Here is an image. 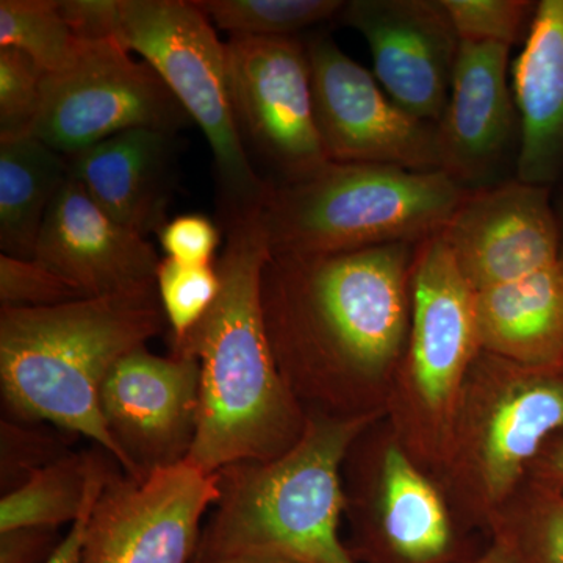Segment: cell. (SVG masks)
<instances>
[{
    "label": "cell",
    "mask_w": 563,
    "mask_h": 563,
    "mask_svg": "<svg viewBox=\"0 0 563 563\" xmlns=\"http://www.w3.org/2000/svg\"><path fill=\"white\" fill-rule=\"evenodd\" d=\"M418 243L342 254H276L262 274L274 358L306 415L351 418L398 372L412 318Z\"/></svg>",
    "instance_id": "obj_1"
},
{
    "label": "cell",
    "mask_w": 563,
    "mask_h": 563,
    "mask_svg": "<svg viewBox=\"0 0 563 563\" xmlns=\"http://www.w3.org/2000/svg\"><path fill=\"white\" fill-rule=\"evenodd\" d=\"M272 257L261 213L225 225L220 295L196 328L172 343V354L199 363L198 432L187 461L209 474L233 463L272 462L306 428L263 318L262 274Z\"/></svg>",
    "instance_id": "obj_2"
},
{
    "label": "cell",
    "mask_w": 563,
    "mask_h": 563,
    "mask_svg": "<svg viewBox=\"0 0 563 563\" xmlns=\"http://www.w3.org/2000/svg\"><path fill=\"white\" fill-rule=\"evenodd\" d=\"M168 329L157 290L0 309V393L11 420L90 439L122 466L101 390L113 366Z\"/></svg>",
    "instance_id": "obj_3"
},
{
    "label": "cell",
    "mask_w": 563,
    "mask_h": 563,
    "mask_svg": "<svg viewBox=\"0 0 563 563\" xmlns=\"http://www.w3.org/2000/svg\"><path fill=\"white\" fill-rule=\"evenodd\" d=\"M380 415H307L301 439L280 457L220 470L218 499L195 559L274 553L303 563H357L340 540L347 507L342 470Z\"/></svg>",
    "instance_id": "obj_4"
},
{
    "label": "cell",
    "mask_w": 563,
    "mask_h": 563,
    "mask_svg": "<svg viewBox=\"0 0 563 563\" xmlns=\"http://www.w3.org/2000/svg\"><path fill=\"white\" fill-rule=\"evenodd\" d=\"M80 38H110L143 57L201 129L222 222L261 213L274 184L255 169L233 110L225 44L195 0H60Z\"/></svg>",
    "instance_id": "obj_5"
},
{
    "label": "cell",
    "mask_w": 563,
    "mask_h": 563,
    "mask_svg": "<svg viewBox=\"0 0 563 563\" xmlns=\"http://www.w3.org/2000/svg\"><path fill=\"white\" fill-rule=\"evenodd\" d=\"M470 190L442 169L329 163L274 185L261 211L272 254H342L421 243L453 217Z\"/></svg>",
    "instance_id": "obj_6"
},
{
    "label": "cell",
    "mask_w": 563,
    "mask_h": 563,
    "mask_svg": "<svg viewBox=\"0 0 563 563\" xmlns=\"http://www.w3.org/2000/svg\"><path fill=\"white\" fill-rule=\"evenodd\" d=\"M563 431V376L481 351L466 377L443 462L454 487L495 521L529 468Z\"/></svg>",
    "instance_id": "obj_7"
},
{
    "label": "cell",
    "mask_w": 563,
    "mask_h": 563,
    "mask_svg": "<svg viewBox=\"0 0 563 563\" xmlns=\"http://www.w3.org/2000/svg\"><path fill=\"white\" fill-rule=\"evenodd\" d=\"M481 351L476 291L435 233L415 252L409 342L396 372V412L415 453L443 461L466 377Z\"/></svg>",
    "instance_id": "obj_8"
},
{
    "label": "cell",
    "mask_w": 563,
    "mask_h": 563,
    "mask_svg": "<svg viewBox=\"0 0 563 563\" xmlns=\"http://www.w3.org/2000/svg\"><path fill=\"white\" fill-rule=\"evenodd\" d=\"M191 118L146 62L110 38L81 40L57 73L44 76L31 135L65 157L135 131L177 133Z\"/></svg>",
    "instance_id": "obj_9"
},
{
    "label": "cell",
    "mask_w": 563,
    "mask_h": 563,
    "mask_svg": "<svg viewBox=\"0 0 563 563\" xmlns=\"http://www.w3.org/2000/svg\"><path fill=\"white\" fill-rule=\"evenodd\" d=\"M111 466L85 531L84 563H192L217 473L185 461L133 477Z\"/></svg>",
    "instance_id": "obj_10"
},
{
    "label": "cell",
    "mask_w": 563,
    "mask_h": 563,
    "mask_svg": "<svg viewBox=\"0 0 563 563\" xmlns=\"http://www.w3.org/2000/svg\"><path fill=\"white\" fill-rule=\"evenodd\" d=\"M233 110L244 144L279 174L280 184L331 163L314 121L306 41L231 36L225 43Z\"/></svg>",
    "instance_id": "obj_11"
},
{
    "label": "cell",
    "mask_w": 563,
    "mask_h": 563,
    "mask_svg": "<svg viewBox=\"0 0 563 563\" xmlns=\"http://www.w3.org/2000/svg\"><path fill=\"white\" fill-rule=\"evenodd\" d=\"M306 47L314 121L329 161L442 169L437 124L399 107L374 74L347 57L331 36L314 33Z\"/></svg>",
    "instance_id": "obj_12"
},
{
    "label": "cell",
    "mask_w": 563,
    "mask_h": 563,
    "mask_svg": "<svg viewBox=\"0 0 563 563\" xmlns=\"http://www.w3.org/2000/svg\"><path fill=\"white\" fill-rule=\"evenodd\" d=\"M199 363L188 355L129 352L101 390L103 420L133 477L187 461L198 432Z\"/></svg>",
    "instance_id": "obj_13"
},
{
    "label": "cell",
    "mask_w": 563,
    "mask_h": 563,
    "mask_svg": "<svg viewBox=\"0 0 563 563\" xmlns=\"http://www.w3.org/2000/svg\"><path fill=\"white\" fill-rule=\"evenodd\" d=\"M439 233L474 291L523 279L561 261L550 187L518 177L470 191Z\"/></svg>",
    "instance_id": "obj_14"
},
{
    "label": "cell",
    "mask_w": 563,
    "mask_h": 563,
    "mask_svg": "<svg viewBox=\"0 0 563 563\" xmlns=\"http://www.w3.org/2000/svg\"><path fill=\"white\" fill-rule=\"evenodd\" d=\"M339 20L365 38L374 77L393 101L439 124L462 44L442 0H351Z\"/></svg>",
    "instance_id": "obj_15"
},
{
    "label": "cell",
    "mask_w": 563,
    "mask_h": 563,
    "mask_svg": "<svg viewBox=\"0 0 563 563\" xmlns=\"http://www.w3.org/2000/svg\"><path fill=\"white\" fill-rule=\"evenodd\" d=\"M510 47L462 41L450 99L439 129L442 172L466 190L493 187L517 174L521 124L509 87ZM510 172V169H509Z\"/></svg>",
    "instance_id": "obj_16"
},
{
    "label": "cell",
    "mask_w": 563,
    "mask_h": 563,
    "mask_svg": "<svg viewBox=\"0 0 563 563\" xmlns=\"http://www.w3.org/2000/svg\"><path fill=\"white\" fill-rule=\"evenodd\" d=\"M33 258L87 298L157 290L162 263L144 236L110 218L70 174L44 218Z\"/></svg>",
    "instance_id": "obj_17"
},
{
    "label": "cell",
    "mask_w": 563,
    "mask_h": 563,
    "mask_svg": "<svg viewBox=\"0 0 563 563\" xmlns=\"http://www.w3.org/2000/svg\"><path fill=\"white\" fill-rule=\"evenodd\" d=\"M365 488H352L346 510H361L362 547L355 555L390 563H444L453 553L450 512L435 485L396 442L385 448Z\"/></svg>",
    "instance_id": "obj_18"
},
{
    "label": "cell",
    "mask_w": 563,
    "mask_h": 563,
    "mask_svg": "<svg viewBox=\"0 0 563 563\" xmlns=\"http://www.w3.org/2000/svg\"><path fill=\"white\" fill-rule=\"evenodd\" d=\"M69 174L114 221L144 236L168 222L176 133L135 129L68 157Z\"/></svg>",
    "instance_id": "obj_19"
},
{
    "label": "cell",
    "mask_w": 563,
    "mask_h": 563,
    "mask_svg": "<svg viewBox=\"0 0 563 563\" xmlns=\"http://www.w3.org/2000/svg\"><path fill=\"white\" fill-rule=\"evenodd\" d=\"M512 90L521 124L515 177L550 187L563 174V0L537 3Z\"/></svg>",
    "instance_id": "obj_20"
},
{
    "label": "cell",
    "mask_w": 563,
    "mask_h": 563,
    "mask_svg": "<svg viewBox=\"0 0 563 563\" xmlns=\"http://www.w3.org/2000/svg\"><path fill=\"white\" fill-rule=\"evenodd\" d=\"M483 351L517 365L563 372V262L476 291Z\"/></svg>",
    "instance_id": "obj_21"
},
{
    "label": "cell",
    "mask_w": 563,
    "mask_h": 563,
    "mask_svg": "<svg viewBox=\"0 0 563 563\" xmlns=\"http://www.w3.org/2000/svg\"><path fill=\"white\" fill-rule=\"evenodd\" d=\"M68 177V157L35 136L0 140L2 254L33 258L44 218Z\"/></svg>",
    "instance_id": "obj_22"
},
{
    "label": "cell",
    "mask_w": 563,
    "mask_h": 563,
    "mask_svg": "<svg viewBox=\"0 0 563 563\" xmlns=\"http://www.w3.org/2000/svg\"><path fill=\"white\" fill-rule=\"evenodd\" d=\"M99 446L70 453L33 473L0 501V532L21 528L58 529L84 512Z\"/></svg>",
    "instance_id": "obj_23"
},
{
    "label": "cell",
    "mask_w": 563,
    "mask_h": 563,
    "mask_svg": "<svg viewBox=\"0 0 563 563\" xmlns=\"http://www.w3.org/2000/svg\"><path fill=\"white\" fill-rule=\"evenodd\" d=\"M214 27L231 36L292 38L321 22L339 20L343 0H195Z\"/></svg>",
    "instance_id": "obj_24"
},
{
    "label": "cell",
    "mask_w": 563,
    "mask_h": 563,
    "mask_svg": "<svg viewBox=\"0 0 563 563\" xmlns=\"http://www.w3.org/2000/svg\"><path fill=\"white\" fill-rule=\"evenodd\" d=\"M81 40L63 14L60 0L0 2V49L22 52L44 76L65 68L76 57Z\"/></svg>",
    "instance_id": "obj_25"
},
{
    "label": "cell",
    "mask_w": 563,
    "mask_h": 563,
    "mask_svg": "<svg viewBox=\"0 0 563 563\" xmlns=\"http://www.w3.org/2000/svg\"><path fill=\"white\" fill-rule=\"evenodd\" d=\"M521 512H503L495 536L512 547L518 563H563V493L539 487Z\"/></svg>",
    "instance_id": "obj_26"
},
{
    "label": "cell",
    "mask_w": 563,
    "mask_h": 563,
    "mask_svg": "<svg viewBox=\"0 0 563 563\" xmlns=\"http://www.w3.org/2000/svg\"><path fill=\"white\" fill-rule=\"evenodd\" d=\"M221 290L217 265H184L163 258L157 291L168 321L169 343L181 342L211 309Z\"/></svg>",
    "instance_id": "obj_27"
},
{
    "label": "cell",
    "mask_w": 563,
    "mask_h": 563,
    "mask_svg": "<svg viewBox=\"0 0 563 563\" xmlns=\"http://www.w3.org/2000/svg\"><path fill=\"white\" fill-rule=\"evenodd\" d=\"M461 41L512 47L531 29V0H442Z\"/></svg>",
    "instance_id": "obj_28"
},
{
    "label": "cell",
    "mask_w": 563,
    "mask_h": 563,
    "mask_svg": "<svg viewBox=\"0 0 563 563\" xmlns=\"http://www.w3.org/2000/svg\"><path fill=\"white\" fill-rule=\"evenodd\" d=\"M0 484L2 495L20 488L33 473L73 453L62 435L44 422H0Z\"/></svg>",
    "instance_id": "obj_29"
},
{
    "label": "cell",
    "mask_w": 563,
    "mask_h": 563,
    "mask_svg": "<svg viewBox=\"0 0 563 563\" xmlns=\"http://www.w3.org/2000/svg\"><path fill=\"white\" fill-rule=\"evenodd\" d=\"M44 73L27 55L0 49V140L31 135L38 114Z\"/></svg>",
    "instance_id": "obj_30"
},
{
    "label": "cell",
    "mask_w": 563,
    "mask_h": 563,
    "mask_svg": "<svg viewBox=\"0 0 563 563\" xmlns=\"http://www.w3.org/2000/svg\"><path fill=\"white\" fill-rule=\"evenodd\" d=\"M87 296L63 279L60 274L52 272L35 258H18L0 255V302L2 307L60 306Z\"/></svg>",
    "instance_id": "obj_31"
},
{
    "label": "cell",
    "mask_w": 563,
    "mask_h": 563,
    "mask_svg": "<svg viewBox=\"0 0 563 563\" xmlns=\"http://www.w3.org/2000/svg\"><path fill=\"white\" fill-rule=\"evenodd\" d=\"M166 258L184 265H213L221 246V231L210 218L202 214H180L163 225L157 233Z\"/></svg>",
    "instance_id": "obj_32"
},
{
    "label": "cell",
    "mask_w": 563,
    "mask_h": 563,
    "mask_svg": "<svg viewBox=\"0 0 563 563\" xmlns=\"http://www.w3.org/2000/svg\"><path fill=\"white\" fill-rule=\"evenodd\" d=\"M114 463L117 461L106 450L99 448L84 512H81L79 520L70 526L68 536L62 539V543L58 544L57 550L54 551V554L51 555L49 561L46 563H84L81 562V554H84L85 531H87L88 520H90L92 509H95L96 501H98L99 495H101L107 476H109L111 466Z\"/></svg>",
    "instance_id": "obj_33"
},
{
    "label": "cell",
    "mask_w": 563,
    "mask_h": 563,
    "mask_svg": "<svg viewBox=\"0 0 563 563\" xmlns=\"http://www.w3.org/2000/svg\"><path fill=\"white\" fill-rule=\"evenodd\" d=\"M62 540L57 529L21 528L0 532V563H46Z\"/></svg>",
    "instance_id": "obj_34"
},
{
    "label": "cell",
    "mask_w": 563,
    "mask_h": 563,
    "mask_svg": "<svg viewBox=\"0 0 563 563\" xmlns=\"http://www.w3.org/2000/svg\"><path fill=\"white\" fill-rule=\"evenodd\" d=\"M539 487L563 493V440L544 448L532 465Z\"/></svg>",
    "instance_id": "obj_35"
},
{
    "label": "cell",
    "mask_w": 563,
    "mask_h": 563,
    "mask_svg": "<svg viewBox=\"0 0 563 563\" xmlns=\"http://www.w3.org/2000/svg\"><path fill=\"white\" fill-rule=\"evenodd\" d=\"M192 563H303L287 555L274 553H239L218 558L195 559Z\"/></svg>",
    "instance_id": "obj_36"
},
{
    "label": "cell",
    "mask_w": 563,
    "mask_h": 563,
    "mask_svg": "<svg viewBox=\"0 0 563 563\" xmlns=\"http://www.w3.org/2000/svg\"><path fill=\"white\" fill-rule=\"evenodd\" d=\"M472 563H518V561L512 547L503 537L495 536V542L488 548V551H485L479 559Z\"/></svg>",
    "instance_id": "obj_37"
},
{
    "label": "cell",
    "mask_w": 563,
    "mask_h": 563,
    "mask_svg": "<svg viewBox=\"0 0 563 563\" xmlns=\"http://www.w3.org/2000/svg\"><path fill=\"white\" fill-rule=\"evenodd\" d=\"M555 221H558L559 240H561V261L563 262V190L559 196L558 202L553 203Z\"/></svg>",
    "instance_id": "obj_38"
}]
</instances>
